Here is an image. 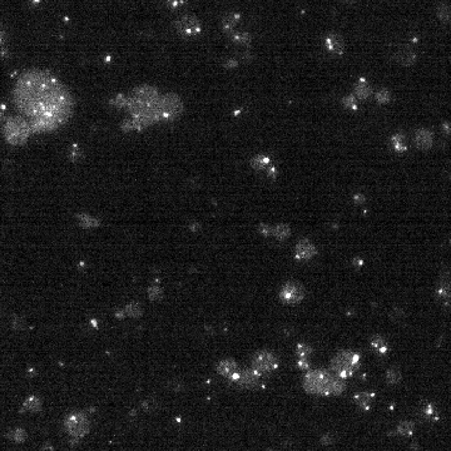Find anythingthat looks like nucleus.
<instances>
[{"mask_svg": "<svg viewBox=\"0 0 451 451\" xmlns=\"http://www.w3.org/2000/svg\"><path fill=\"white\" fill-rule=\"evenodd\" d=\"M18 112L30 124L33 134L51 133L62 128L73 115L74 99L58 77L44 69L21 73L13 89Z\"/></svg>", "mask_w": 451, "mask_h": 451, "instance_id": "1", "label": "nucleus"}, {"mask_svg": "<svg viewBox=\"0 0 451 451\" xmlns=\"http://www.w3.org/2000/svg\"><path fill=\"white\" fill-rule=\"evenodd\" d=\"M117 109L126 110L128 117L122 123V131H143L162 122L178 120L184 110L183 101L174 93L160 94L157 88L140 85L129 94H121L110 101Z\"/></svg>", "mask_w": 451, "mask_h": 451, "instance_id": "2", "label": "nucleus"}, {"mask_svg": "<svg viewBox=\"0 0 451 451\" xmlns=\"http://www.w3.org/2000/svg\"><path fill=\"white\" fill-rule=\"evenodd\" d=\"M346 380L335 376L326 370H314L306 372L303 377V389L306 392L317 396L341 395L346 389Z\"/></svg>", "mask_w": 451, "mask_h": 451, "instance_id": "3", "label": "nucleus"}, {"mask_svg": "<svg viewBox=\"0 0 451 451\" xmlns=\"http://www.w3.org/2000/svg\"><path fill=\"white\" fill-rule=\"evenodd\" d=\"M3 137L5 142L10 146H23L28 142L30 135L33 134L30 124L26 118L10 117L3 124Z\"/></svg>", "mask_w": 451, "mask_h": 451, "instance_id": "4", "label": "nucleus"}, {"mask_svg": "<svg viewBox=\"0 0 451 451\" xmlns=\"http://www.w3.org/2000/svg\"><path fill=\"white\" fill-rule=\"evenodd\" d=\"M361 360L353 351H339L331 361V372L340 378L351 377L359 370Z\"/></svg>", "mask_w": 451, "mask_h": 451, "instance_id": "5", "label": "nucleus"}, {"mask_svg": "<svg viewBox=\"0 0 451 451\" xmlns=\"http://www.w3.org/2000/svg\"><path fill=\"white\" fill-rule=\"evenodd\" d=\"M64 429L72 442H78L89 433L90 421L87 414L83 411L70 412L64 420Z\"/></svg>", "mask_w": 451, "mask_h": 451, "instance_id": "6", "label": "nucleus"}, {"mask_svg": "<svg viewBox=\"0 0 451 451\" xmlns=\"http://www.w3.org/2000/svg\"><path fill=\"white\" fill-rule=\"evenodd\" d=\"M278 359L271 351H258L252 359V367L251 369L256 371L259 376L270 375L277 369Z\"/></svg>", "mask_w": 451, "mask_h": 451, "instance_id": "7", "label": "nucleus"}, {"mask_svg": "<svg viewBox=\"0 0 451 451\" xmlns=\"http://www.w3.org/2000/svg\"><path fill=\"white\" fill-rule=\"evenodd\" d=\"M305 296V287L296 281L286 282L279 291V298L286 305H298L301 301H303Z\"/></svg>", "mask_w": 451, "mask_h": 451, "instance_id": "8", "label": "nucleus"}, {"mask_svg": "<svg viewBox=\"0 0 451 451\" xmlns=\"http://www.w3.org/2000/svg\"><path fill=\"white\" fill-rule=\"evenodd\" d=\"M176 30L182 38L191 39V38L197 37V35H199V33L202 32L201 21L193 15L181 16L176 21Z\"/></svg>", "mask_w": 451, "mask_h": 451, "instance_id": "9", "label": "nucleus"}, {"mask_svg": "<svg viewBox=\"0 0 451 451\" xmlns=\"http://www.w3.org/2000/svg\"><path fill=\"white\" fill-rule=\"evenodd\" d=\"M229 381L236 384L241 389H254L261 383V376L252 369L237 370V372L229 378Z\"/></svg>", "mask_w": 451, "mask_h": 451, "instance_id": "10", "label": "nucleus"}, {"mask_svg": "<svg viewBox=\"0 0 451 451\" xmlns=\"http://www.w3.org/2000/svg\"><path fill=\"white\" fill-rule=\"evenodd\" d=\"M317 253L316 247L310 240H301L296 245L295 257L298 261H308Z\"/></svg>", "mask_w": 451, "mask_h": 451, "instance_id": "11", "label": "nucleus"}, {"mask_svg": "<svg viewBox=\"0 0 451 451\" xmlns=\"http://www.w3.org/2000/svg\"><path fill=\"white\" fill-rule=\"evenodd\" d=\"M325 46L330 53L335 55H341L344 54L346 44L341 35L336 34V33H330L325 38Z\"/></svg>", "mask_w": 451, "mask_h": 451, "instance_id": "12", "label": "nucleus"}, {"mask_svg": "<svg viewBox=\"0 0 451 451\" xmlns=\"http://www.w3.org/2000/svg\"><path fill=\"white\" fill-rule=\"evenodd\" d=\"M434 145V133L429 129H417L415 133V146L421 151H428Z\"/></svg>", "mask_w": 451, "mask_h": 451, "instance_id": "13", "label": "nucleus"}, {"mask_svg": "<svg viewBox=\"0 0 451 451\" xmlns=\"http://www.w3.org/2000/svg\"><path fill=\"white\" fill-rule=\"evenodd\" d=\"M395 60L403 66H411L416 62V53L409 46H401L395 52Z\"/></svg>", "mask_w": 451, "mask_h": 451, "instance_id": "14", "label": "nucleus"}, {"mask_svg": "<svg viewBox=\"0 0 451 451\" xmlns=\"http://www.w3.org/2000/svg\"><path fill=\"white\" fill-rule=\"evenodd\" d=\"M216 369H217V372L220 373L221 376H223V377L228 378L229 380V378L237 372V370H239V365H237V362L234 361V360L226 359L218 362Z\"/></svg>", "mask_w": 451, "mask_h": 451, "instance_id": "15", "label": "nucleus"}, {"mask_svg": "<svg viewBox=\"0 0 451 451\" xmlns=\"http://www.w3.org/2000/svg\"><path fill=\"white\" fill-rule=\"evenodd\" d=\"M77 218V222L78 225L84 229H94L97 227L101 226V222H99L98 218H96L94 216L89 215V213H78L76 216Z\"/></svg>", "mask_w": 451, "mask_h": 451, "instance_id": "16", "label": "nucleus"}, {"mask_svg": "<svg viewBox=\"0 0 451 451\" xmlns=\"http://www.w3.org/2000/svg\"><path fill=\"white\" fill-rule=\"evenodd\" d=\"M372 94V88L371 85L367 83V80L365 78H360L355 85V97L356 99L360 101H364L367 99Z\"/></svg>", "mask_w": 451, "mask_h": 451, "instance_id": "17", "label": "nucleus"}, {"mask_svg": "<svg viewBox=\"0 0 451 451\" xmlns=\"http://www.w3.org/2000/svg\"><path fill=\"white\" fill-rule=\"evenodd\" d=\"M241 19V15L237 13H228L223 16L222 19V29L226 33H233L236 29L237 24H239Z\"/></svg>", "mask_w": 451, "mask_h": 451, "instance_id": "18", "label": "nucleus"}, {"mask_svg": "<svg viewBox=\"0 0 451 451\" xmlns=\"http://www.w3.org/2000/svg\"><path fill=\"white\" fill-rule=\"evenodd\" d=\"M24 412H38L41 410V401L37 396H29L24 401L23 409Z\"/></svg>", "mask_w": 451, "mask_h": 451, "instance_id": "19", "label": "nucleus"}, {"mask_svg": "<svg viewBox=\"0 0 451 451\" xmlns=\"http://www.w3.org/2000/svg\"><path fill=\"white\" fill-rule=\"evenodd\" d=\"M123 314L126 317H133V319H138V317H140L143 315V308H142V306H140V303L131 302L124 307Z\"/></svg>", "mask_w": 451, "mask_h": 451, "instance_id": "20", "label": "nucleus"}, {"mask_svg": "<svg viewBox=\"0 0 451 451\" xmlns=\"http://www.w3.org/2000/svg\"><path fill=\"white\" fill-rule=\"evenodd\" d=\"M272 234L278 241H284L291 236V228L286 223H279L275 228H272Z\"/></svg>", "mask_w": 451, "mask_h": 451, "instance_id": "21", "label": "nucleus"}, {"mask_svg": "<svg viewBox=\"0 0 451 451\" xmlns=\"http://www.w3.org/2000/svg\"><path fill=\"white\" fill-rule=\"evenodd\" d=\"M436 15H438L439 20L441 21L442 24H449L451 16L449 4H446V3H441V4L438 7V9H436Z\"/></svg>", "mask_w": 451, "mask_h": 451, "instance_id": "22", "label": "nucleus"}, {"mask_svg": "<svg viewBox=\"0 0 451 451\" xmlns=\"http://www.w3.org/2000/svg\"><path fill=\"white\" fill-rule=\"evenodd\" d=\"M355 401L356 403L362 409V410H369L370 406H371L372 401V395L366 394V392H359L355 395Z\"/></svg>", "mask_w": 451, "mask_h": 451, "instance_id": "23", "label": "nucleus"}, {"mask_svg": "<svg viewBox=\"0 0 451 451\" xmlns=\"http://www.w3.org/2000/svg\"><path fill=\"white\" fill-rule=\"evenodd\" d=\"M231 38L234 43L240 44V45H250L251 40H252L251 34L247 32H234L232 33Z\"/></svg>", "mask_w": 451, "mask_h": 451, "instance_id": "24", "label": "nucleus"}, {"mask_svg": "<svg viewBox=\"0 0 451 451\" xmlns=\"http://www.w3.org/2000/svg\"><path fill=\"white\" fill-rule=\"evenodd\" d=\"M148 297L151 301H160L163 298V289L159 283H152L148 287Z\"/></svg>", "mask_w": 451, "mask_h": 451, "instance_id": "25", "label": "nucleus"}, {"mask_svg": "<svg viewBox=\"0 0 451 451\" xmlns=\"http://www.w3.org/2000/svg\"><path fill=\"white\" fill-rule=\"evenodd\" d=\"M402 378V373H401V370L398 367H391L386 371V381L387 384H391V385H395V384H398Z\"/></svg>", "mask_w": 451, "mask_h": 451, "instance_id": "26", "label": "nucleus"}, {"mask_svg": "<svg viewBox=\"0 0 451 451\" xmlns=\"http://www.w3.org/2000/svg\"><path fill=\"white\" fill-rule=\"evenodd\" d=\"M268 163H270V158L267 156H264V154H259V156L253 157L251 159V167L256 171H262L267 167Z\"/></svg>", "mask_w": 451, "mask_h": 451, "instance_id": "27", "label": "nucleus"}, {"mask_svg": "<svg viewBox=\"0 0 451 451\" xmlns=\"http://www.w3.org/2000/svg\"><path fill=\"white\" fill-rule=\"evenodd\" d=\"M414 430H415L414 422L402 421L398 424L396 434L397 435H401V436H410V435H412V434H414Z\"/></svg>", "mask_w": 451, "mask_h": 451, "instance_id": "28", "label": "nucleus"}, {"mask_svg": "<svg viewBox=\"0 0 451 451\" xmlns=\"http://www.w3.org/2000/svg\"><path fill=\"white\" fill-rule=\"evenodd\" d=\"M391 142H392V146H394V149L396 152H400V153H402V152H406L405 137H403V134H401V133H397V134H395L394 137H392Z\"/></svg>", "mask_w": 451, "mask_h": 451, "instance_id": "29", "label": "nucleus"}, {"mask_svg": "<svg viewBox=\"0 0 451 451\" xmlns=\"http://www.w3.org/2000/svg\"><path fill=\"white\" fill-rule=\"evenodd\" d=\"M371 345L376 348V350H378L380 352H383V353H385L387 351L385 339H384L383 336H380V335H375V336H372Z\"/></svg>", "mask_w": 451, "mask_h": 451, "instance_id": "30", "label": "nucleus"}, {"mask_svg": "<svg viewBox=\"0 0 451 451\" xmlns=\"http://www.w3.org/2000/svg\"><path fill=\"white\" fill-rule=\"evenodd\" d=\"M8 436H9L14 442H23L24 440L27 439V433L26 430H23V429H15V430L10 431Z\"/></svg>", "mask_w": 451, "mask_h": 451, "instance_id": "31", "label": "nucleus"}, {"mask_svg": "<svg viewBox=\"0 0 451 451\" xmlns=\"http://www.w3.org/2000/svg\"><path fill=\"white\" fill-rule=\"evenodd\" d=\"M376 101L380 104H387L391 101V94L387 89H380L376 93Z\"/></svg>", "mask_w": 451, "mask_h": 451, "instance_id": "32", "label": "nucleus"}, {"mask_svg": "<svg viewBox=\"0 0 451 451\" xmlns=\"http://www.w3.org/2000/svg\"><path fill=\"white\" fill-rule=\"evenodd\" d=\"M342 104L348 109H358V103H356V97L355 96H347L345 98H342Z\"/></svg>", "mask_w": 451, "mask_h": 451, "instance_id": "33", "label": "nucleus"}, {"mask_svg": "<svg viewBox=\"0 0 451 451\" xmlns=\"http://www.w3.org/2000/svg\"><path fill=\"white\" fill-rule=\"evenodd\" d=\"M311 352H312L311 347H308V346L305 344H301L297 346V353L301 356V358H306V356H308Z\"/></svg>", "mask_w": 451, "mask_h": 451, "instance_id": "34", "label": "nucleus"}, {"mask_svg": "<svg viewBox=\"0 0 451 451\" xmlns=\"http://www.w3.org/2000/svg\"><path fill=\"white\" fill-rule=\"evenodd\" d=\"M164 2L170 8H172V9H177V8L183 7L188 0H164Z\"/></svg>", "mask_w": 451, "mask_h": 451, "instance_id": "35", "label": "nucleus"}, {"mask_svg": "<svg viewBox=\"0 0 451 451\" xmlns=\"http://www.w3.org/2000/svg\"><path fill=\"white\" fill-rule=\"evenodd\" d=\"M258 232L261 234H264L265 237H268L272 234V227H270L268 225H265V223H261L258 226Z\"/></svg>", "mask_w": 451, "mask_h": 451, "instance_id": "36", "label": "nucleus"}, {"mask_svg": "<svg viewBox=\"0 0 451 451\" xmlns=\"http://www.w3.org/2000/svg\"><path fill=\"white\" fill-rule=\"evenodd\" d=\"M5 41H7V34H5L4 28H3L2 24H0V54H2L3 51H4Z\"/></svg>", "mask_w": 451, "mask_h": 451, "instance_id": "37", "label": "nucleus"}, {"mask_svg": "<svg viewBox=\"0 0 451 451\" xmlns=\"http://www.w3.org/2000/svg\"><path fill=\"white\" fill-rule=\"evenodd\" d=\"M320 441H321V444L325 445V446H328V445L334 444L335 438L331 435V434H325V435H322V438H321Z\"/></svg>", "mask_w": 451, "mask_h": 451, "instance_id": "38", "label": "nucleus"}, {"mask_svg": "<svg viewBox=\"0 0 451 451\" xmlns=\"http://www.w3.org/2000/svg\"><path fill=\"white\" fill-rule=\"evenodd\" d=\"M403 316H405V312H403L402 310H394V311H392V315H391L392 319L396 320V321L400 320V317L402 319Z\"/></svg>", "mask_w": 451, "mask_h": 451, "instance_id": "39", "label": "nucleus"}, {"mask_svg": "<svg viewBox=\"0 0 451 451\" xmlns=\"http://www.w3.org/2000/svg\"><path fill=\"white\" fill-rule=\"evenodd\" d=\"M298 366H300L301 369L307 370V369H308V367H310V362L307 361V359H306V358H301L300 361H298Z\"/></svg>", "mask_w": 451, "mask_h": 451, "instance_id": "40", "label": "nucleus"}, {"mask_svg": "<svg viewBox=\"0 0 451 451\" xmlns=\"http://www.w3.org/2000/svg\"><path fill=\"white\" fill-rule=\"evenodd\" d=\"M353 199H355L356 203L361 204V203H364L365 201H366V197H365V196L362 195V193H356L355 197H353Z\"/></svg>", "mask_w": 451, "mask_h": 451, "instance_id": "41", "label": "nucleus"}, {"mask_svg": "<svg viewBox=\"0 0 451 451\" xmlns=\"http://www.w3.org/2000/svg\"><path fill=\"white\" fill-rule=\"evenodd\" d=\"M237 64H239V63H237V60H234V59H229L228 62L226 63V66H227V68H228V69H233V68H236Z\"/></svg>", "mask_w": 451, "mask_h": 451, "instance_id": "42", "label": "nucleus"}, {"mask_svg": "<svg viewBox=\"0 0 451 451\" xmlns=\"http://www.w3.org/2000/svg\"><path fill=\"white\" fill-rule=\"evenodd\" d=\"M442 128H444V133H446L447 135L450 134V123L449 122H445V123L442 124Z\"/></svg>", "mask_w": 451, "mask_h": 451, "instance_id": "43", "label": "nucleus"}, {"mask_svg": "<svg viewBox=\"0 0 451 451\" xmlns=\"http://www.w3.org/2000/svg\"><path fill=\"white\" fill-rule=\"evenodd\" d=\"M268 174H270L271 177H272V178H276V176H277V171H276V168H270V172H268Z\"/></svg>", "mask_w": 451, "mask_h": 451, "instance_id": "44", "label": "nucleus"}]
</instances>
